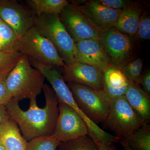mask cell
Instances as JSON below:
<instances>
[{
  "label": "cell",
  "instance_id": "ffe728a7",
  "mask_svg": "<svg viewBox=\"0 0 150 150\" xmlns=\"http://www.w3.org/2000/svg\"><path fill=\"white\" fill-rule=\"evenodd\" d=\"M126 142L129 146L134 150H150L149 124H143Z\"/></svg>",
  "mask_w": 150,
  "mask_h": 150
},
{
  "label": "cell",
  "instance_id": "e0dca14e",
  "mask_svg": "<svg viewBox=\"0 0 150 150\" xmlns=\"http://www.w3.org/2000/svg\"><path fill=\"white\" fill-rule=\"evenodd\" d=\"M142 14V8L134 2L122 10L114 28L125 34L136 35Z\"/></svg>",
  "mask_w": 150,
  "mask_h": 150
},
{
  "label": "cell",
  "instance_id": "9c48e42d",
  "mask_svg": "<svg viewBox=\"0 0 150 150\" xmlns=\"http://www.w3.org/2000/svg\"><path fill=\"white\" fill-rule=\"evenodd\" d=\"M59 113L52 136L59 142H65L88 136V129L83 118L74 109L59 101Z\"/></svg>",
  "mask_w": 150,
  "mask_h": 150
},
{
  "label": "cell",
  "instance_id": "7c38bea8",
  "mask_svg": "<svg viewBox=\"0 0 150 150\" xmlns=\"http://www.w3.org/2000/svg\"><path fill=\"white\" fill-rule=\"evenodd\" d=\"M75 44V62L95 67L103 73L111 64L110 59L98 39H84Z\"/></svg>",
  "mask_w": 150,
  "mask_h": 150
},
{
  "label": "cell",
  "instance_id": "ac0fdd59",
  "mask_svg": "<svg viewBox=\"0 0 150 150\" xmlns=\"http://www.w3.org/2000/svg\"><path fill=\"white\" fill-rule=\"evenodd\" d=\"M26 2L36 16L47 14H59L69 3L66 0H29Z\"/></svg>",
  "mask_w": 150,
  "mask_h": 150
},
{
  "label": "cell",
  "instance_id": "7402d4cb",
  "mask_svg": "<svg viewBox=\"0 0 150 150\" xmlns=\"http://www.w3.org/2000/svg\"><path fill=\"white\" fill-rule=\"evenodd\" d=\"M143 66V60L138 58L126 63L121 69L129 82L139 84L142 76Z\"/></svg>",
  "mask_w": 150,
  "mask_h": 150
},
{
  "label": "cell",
  "instance_id": "277c9868",
  "mask_svg": "<svg viewBox=\"0 0 150 150\" xmlns=\"http://www.w3.org/2000/svg\"><path fill=\"white\" fill-rule=\"evenodd\" d=\"M103 126L112 131L120 141H126L144 124L134 112L124 96L110 101Z\"/></svg>",
  "mask_w": 150,
  "mask_h": 150
},
{
  "label": "cell",
  "instance_id": "5b68a950",
  "mask_svg": "<svg viewBox=\"0 0 150 150\" xmlns=\"http://www.w3.org/2000/svg\"><path fill=\"white\" fill-rule=\"evenodd\" d=\"M67 85L84 114L96 125L103 123L109 112L111 101L104 91L96 90L77 84Z\"/></svg>",
  "mask_w": 150,
  "mask_h": 150
},
{
  "label": "cell",
  "instance_id": "d6986e66",
  "mask_svg": "<svg viewBox=\"0 0 150 150\" xmlns=\"http://www.w3.org/2000/svg\"><path fill=\"white\" fill-rule=\"evenodd\" d=\"M21 37L5 22L0 25V51L6 52H19Z\"/></svg>",
  "mask_w": 150,
  "mask_h": 150
},
{
  "label": "cell",
  "instance_id": "f546056e",
  "mask_svg": "<svg viewBox=\"0 0 150 150\" xmlns=\"http://www.w3.org/2000/svg\"><path fill=\"white\" fill-rule=\"evenodd\" d=\"M98 150H115L112 145L105 146V145H97Z\"/></svg>",
  "mask_w": 150,
  "mask_h": 150
},
{
  "label": "cell",
  "instance_id": "4fadbf2b",
  "mask_svg": "<svg viewBox=\"0 0 150 150\" xmlns=\"http://www.w3.org/2000/svg\"><path fill=\"white\" fill-rule=\"evenodd\" d=\"M80 5L100 32L114 28L122 11L108 7L95 0L84 2Z\"/></svg>",
  "mask_w": 150,
  "mask_h": 150
},
{
  "label": "cell",
  "instance_id": "4dcf8cb0",
  "mask_svg": "<svg viewBox=\"0 0 150 150\" xmlns=\"http://www.w3.org/2000/svg\"><path fill=\"white\" fill-rule=\"evenodd\" d=\"M120 143L124 150H134L129 146L126 141H120Z\"/></svg>",
  "mask_w": 150,
  "mask_h": 150
},
{
  "label": "cell",
  "instance_id": "d6a6232c",
  "mask_svg": "<svg viewBox=\"0 0 150 150\" xmlns=\"http://www.w3.org/2000/svg\"><path fill=\"white\" fill-rule=\"evenodd\" d=\"M0 150H5L4 149L3 147H2L1 146H0Z\"/></svg>",
  "mask_w": 150,
  "mask_h": 150
},
{
  "label": "cell",
  "instance_id": "83f0119b",
  "mask_svg": "<svg viewBox=\"0 0 150 150\" xmlns=\"http://www.w3.org/2000/svg\"><path fill=\"white\" fill-rule=\"evenodd\" d=\"M141 83L143 89L150 96V71L148 70L141 77L139 84Z\"/></svg>",
  "mask_w": 150,
  "mask_h": 150
},
{
  "label": "cell",
  "instance_id": "30bf717a",
  "mask_svg": "<svg viewBox=\"0 0 150 150\" xmlns=\"http://www.w3.org/2000/svg\"><path fill=\"white\" fill-rule=\"evenodd\" d=\"M35 14L14 0H0V17L20 37L33 27Z\"/></svg>",
  "mask_w": 150,
  "mask_h": 150
},
{
  "label": "cell",
  "instance_id": "1f68e13d",
  "mask_svg": "<svg viewBox=\"0 0 150 150\" xmlns=\"http://www.w3.org/2000/svg\"><path fill=\"white\" fill-rule=\"evenodd\" d=\"M3 21H3L2 19L0 17V25H1V24L2 23Z\"/></svg>",
  "mask_w": 150,
  "mask_h": 150
},
{
  "label": "cell",
  "instance_id": "44dd1931",
  "mask_svg": "<svg viewBox=\"0 0 150 150\" xmlns=\"http://www.w3.org/2000/svg\"><path fill=\"white\" fill-rule=\"evenodd\" d=\"M59 150H98V146L95 141L88 136L76 139L61 142Z\"/></svg>",
  "mask_w": 150,
  "mask_h": 150
},
{
  "label": "cell",
  "instance_id": "603a6c76",
  "mask_svg": "<svg viewBox=\"0 0 150 150\" xmlns=\"http://www.w3.org/2000/svg\"><path fill=\"white\" fill-rule=\"evenodd\" d=\"M23 55L19 52L0 51V76L9 73L16 66Z\"/></svg>",
  "mask_w": 150,
  "mask_h": 150
},
{
  "label": "cell",
  "instance_id": "f1b7e54d",
  "mask_svg": "<svg viewBox=\"0 0 150 150\" xmlns=\"http://www.w3.org/2000/svg\"><path fill=\"white\" fill-rule=\"evenodd\" d=\"M10 117L6 105H0V125Z\"/></svg>",
  "mask_w": 150,
  "mask_h": 150
},
{
  "label": "cell",
  "instance_id": "6da1fadb",
  "mask_svg": "<svg viewBox=\"0 0 150 150\" xmlns=\"http://www.w3.org/2000/svg\"><path fill=\"white\" fill-rule=\"evenodd\" d=\"M46 99L44 107L38 106L36 100H30L29 109L23 110L14 98L6 105L10 117L16 122L28 142L41 137H51L59 115V100L51 86L45 83L43 91Z\"/></svg>",
  "mask_w": 150,
  "mask_h": 150
},
{
  "label": "cell",
  "instance_id": "ba28073f",
  "mask_svg": "<svg viewBox=\"0 0 150 150\" xmlns=\"http://www.w3.org/2000/svg\"><path fill=\"white\" fill-rule=\"evenodd\" d=\"M99 40L111 64L121 68L131 61L136 48L134 36L112 28L100 32Z\"/></svg>",
  "mask_w": 150,
  "mask_h": 150
},
{
  "label": "cell",
  "instance_id": "4316f807",
  "mask_svg": "<svg viewBox=\"0 0 150 150\" xmlns=\"http://www.w3.org/2000/svg\"><path fill=\"white\" fill-rule=\"evenodd\" d=\"M8 74L0 76V105H6L12 98L8 91L6 85V79Z\"/></svg>",
  "mask_w": 150,
  "mask_h": 150
},
{
  "label": "cell",
  "instance_id": "484cf974",
  "mask_svg": "<svg viewBox=\"0 0 150 150\" xmlns=\"http://www.w3.org/2000/svg\"><path fill=\"white\" fill-rule=\"evenodd\" d=\"M98 4L115 10H123L134 2L126 0H95Z\"/></svg>",
  "mask_w": 150,
  "mask_h": 150
},
{
  "label": "cell",
  "instance_id": "d4e9b609",
  "mask_svg": "<svg viewBox=\"0 0 150 150\" xmlns=\"http://www.w3.org/2000/svg\"><path fill=\"white\" fill-rule=\"evenodd\" d=\"M141 40H149L150 38V16L148 12L142 13L136 35Z\"/></svg>",
  "mask_w": 150,
  "mask_h": 150
},
{
  "label": "cell",
  "instance_id": "5bb4252c",
  "mask_svg": "<svg viewBox=\"0 0 150 150\" xmlns=\"http://www.w3.org/2000/svg\"><path fill=\"white\" fill-rule=\"evenodd\" d=\"M124 96L142 122L149 123L150 96L141 88L139 84L130 83Z\"/></svg>",
  "mask_w": 150,
  "mask_h": 150
},
{
  "label": "cell",
  "instance_id": "3957f363",
  "mask_svg": "<svg viewBox=\"0 0 150 150\" xmlns=\"http://www.w3.org/2000/svg\"><path fill=\"white\" fill-rule=\"evenodd\" d=\"M33 27L53 44L65 65L75 62L76 46L58 14L35 16Z\"/></svg>",
  "mask_w": 150,
  "mask_h": 150
},
{
  "label": "cell",
  "instance_id": "9a60e30c",
  "mask_svg": "<svg viewBox=\"0 0 150 150\" xmlns=\"http://www.w3.org/2000/svg\"><path fill=\"white\" fill-rule=\"evenodd\" d=\"M103 78L104 91L110 101L124 96L130 82L121 68L110 64L103 72Z\"/></svg>",
  "mask_w": 150,
  "mask_h": 150
},
{
  "label": "cell",
  "instance_id": "52a82bcc",
  "mask_svg": "<svg viewBox=\"0 0 150 150\" xmlns=\"http://www.w3.org/2000/svg\"><path fill=\"white\" fill-rule=\"evenodd\" d=\"M59 15L75 43L84 39L99 40L100 31L80 5L69 2Z\"/></svg>",
  "mask_w": 150,
  "mask_h": 150
},
{
  "label": "cell",
  "instance_id": "8fae6325",
  "mask_svg": "<svg viewBox=\"0 0 150 150\" xmlns=\"http://www.w3.org/2000/svg\"><path fill=\"white\" fill-rule=\"evenodd\" d=\"M62 68L61 73L65 82L104 91L103 73L95 67L75 62Z\"/></svg>",
  "mask_w": 150,
  "mask_h": 150
},
{
  "label": "cell",
  "instance_id": "8992f818",
  "mask_svg": "<svg viewBox=\"0 0 150 150\" xmlns=\"http://www.w3.org/2000/svg\"><path fill=\"white\" fill-rule=\"evenodd\" d=\"M19 51L23 55L41 64L54 67H63L65 64L52 43L33 27L21 38Z\"/></svg>",
  "mask_w": 150,
  "mask_h": 150
},
{
  "label": "cell",
  "instance_id": "2e32d148",
  "mask_svg": "<svg viewBox=\"0 0 150 150\" xmlns=\"http://www.w3.org/2000/svg\"><path fill=\"white\" fill-rule=\"evenodd\" d=\"M28 142L11 117L0 125V146L5 150H27Z\"/></svg>",
  "mask_w": 150,
  "mask_h": 150
},
{
  "label": "cell",
  "instance_id": "7a4b0ae2",
  "mask_svg": "<svg viewBox=\"0 0 150 150\" xmlns=\"http://www.w3.org/2000/svg\"><path fill=\"white\" fill-rule=\"evenodd\" d=\"M45 79L42 72L32 67L28 57L23 55L8 75L6 85L11 98L18 102L24 99L36 100Z\"/></svg>",
  "mask_w": 150,
  "mask_h": 150
},
{
  "label": "cell",
  "instance_id": "cb8c5ba5",
  "mask_svg": "<svg viewBox=\"0 0 150 150\" xmlns=\"http://www.w3.org/2000/svg\"><path fill=\"white\" fill-rule=\"evenodd\" d=\"M60 143L51 136L39 137L28 141L27 150H56Z\"/></svg>",
  "mask_w": 150,
  "mask_h": 150
}]
</instances>
